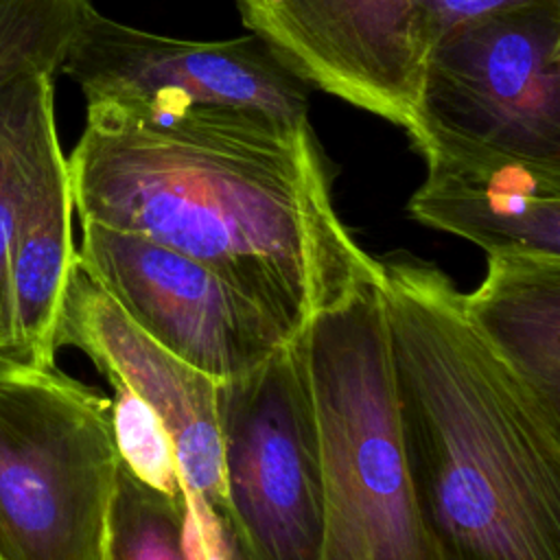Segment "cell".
I'll return each instance as SVG.
<instances>
[{
	"instance_id": "obj_1",
	"label": "cell",
	"mask_w": 560,
	"mask_h": 560,
	"mask_svg": "<svg viewBox=\"0 0 560 560\" xmlns=\"http://www.w3.org/2000/svg\"><path fill=\"white\" fill-rule=\"evenodd\" d=\"M68 162L81 221L210 267L298 335L381 265L335 210L308 116L197 105H88Z\"/></svg>"
},
{
	"instance_id": "obj_12",
	"label": "cell",
	"mask_w": 560,
	"mask_h": 560,
	"mask_svg": "<svg viewBox=\"0 0 560 560\" xmlns=\"http://www.w3.org/2000/svg\"><path fill=\"white\" fill-rule=\"evenodd\" d=\"M72 188L57 129L42 142L20 203L9 256V346L2 361L55 365L57 322L77 265Z\"/></svg>"
},
{
	"instance_id": "obj_15",
	"label": "cell",
	"mask_w": 560,
	"mask_h": 560,
	"mask_svg": "<svg viewBox=\"0 0 560 560\" xmlns=\"http://www.w3.org/2000/svg\"><path fill=\"white\" fill-rule=\"evenodd\" d=\"M92 0H0V83L22 72L57 74Z\"/></svg>"
},
{
	"instance_id": "obj_18",
	"label": "cell",
	"mask_w": 560,
	"mask_h": 560,
	"mask_svg": "<svg viewBox=\"0 0 560 560\" xmlns=\"http://www.w3.org/2000/svg\"><path fill=\"white\" fill-rule=\"evenodd\" d=\"M532 0H409L416 42L427 59L448 31Z\"/></svg>"
},
{
	"instance_id": "obj_14",
	"label": "cell",
	"mask_w": 560,
	"mask_h": 560,
	"mask_svg": "<svg viewBox=\"0 0 560 560\" xmlns=\"http://www.w3.org/2000/svg\"><path fill=\"white\" fill-rule=\"evenodd\" d=\"M55 74L22 72L0 83V361L9 346V256L37 151L55 120Z\"/></svg>"
},
{
	"instance_id": "obj_2",
	"label": "cell",
	"mask_w": 560,
	"mask_h": 560,
	"mask_svg": "<svg viewBox=\"0 0 560 560\" xmlns=\"http://www.w3.org/2000/svg\"><path fill=\"white\" fill-rule=\"evenodd\" d=\"M378 265L398 431L438 560H560V418L477 335L440 267Z\"/></svg>"
},
{
	"instance_id": "obj_7",
	"label": "cell",
	"mask_w": 560,
	"mask_h": 560,
	"mask_svg": "<svg viewBox=\"0 0 560 560\" xmlns=\"http://www.w3.org/2000/svg\"><path fill=\"white\" fill-rule=\"evenodd\" d=\"M77 258L140 330L214 381L295 337L210 267L147 236L81 221Z\"/></svg>"
},
{
	"instance_id": "obj_4",
	"label": "cell",
	"mask_w": 560,
	"mask_h": 560,
	"mask_svg": "<svg viewBox=\"0 0 560 560\" xmlns=\"http://www.w3.org/2000/svg\"><path fill=\"white\" fill-rule=\"evenodd\" d=\"M109 407L57 365L0 361V560H107Z\"/></svg>"
},
{
	"instance_id": "obj_17",
	"label": "cell",
	"mask_w": 560,
	"mask_h": 560,
	"mask_svg": "<svg viewBox=\"0 0 560 560\" xmlns=\"http://www.w3.org/2000/svg\"><path fill=\"white\" fill-rule=\"evenodd\" d=\"M112 389L109 416L120 466L149 488L182 501L186 486L164 424L127 387L112 383Z\"/></svg>"
},
{
	"instance_id": "obj_6",
	"label": "cell",
	"mask_w": 560,
	"mask_h": 560,
	"mask_svg": "<svg viewBox=\"0 0 560 560\" xmlns=\"http://www.w3.org/2000/svg\"><path fill=\"white\" fill-rule=\"evenodd\" d=\"M418 116L560 162V0H532L438 39L424 59Z\"/></svg>"
},
{
	"instance_id": "obj_11",
	"label": "cell",
	"mask_w": 560,
	"mask_h": 560,
	"mask_svg": "<svg viewBox=\"0 0 560 560\" xmlns=\"http://www.w3.org/2000/svg\"><path fill=\"white\" fill-rule=\"evenodd\" d=\"M63 346L88 354L109 383L127 387L158 416L173 440L186 488L223 523L217 381L140 330L79 258L57 322V348Z\"/></svg>"
},
{
	"instance_id": "obj_19",
	"label": "cell",
	"mask_w": 560,
	"mask_h": 560,
	"mask_svg": "<svg viewBox=\"0 0 560 560\" xmlns=\"http://www.w3.org/2000/svg\"><path fill=\"white\" fill-rule=\"evenodd\" d=\"M182 547L186 560H238L221 518L190 488L182 508Z\"/></svg>"
},
{
	"instance_id": "obj_5",
	"label": "cell",
	"mask_w": 560,
	"mask_h": 560,
	"mask_svg": "<svg viewBox=\"0 0 560 560\" xmlns=\"http://www.w3.org/2000/svg\"><path fill=\"white\" fill-rule=\"evenodd\" d=\"M223 527L238 560H322L324 494L304 328L217 381Z\"/></svg>"
},
{
	"instance_id": "obj_3",
	"label": "cell",
	"mask_w": 560,
	"mask_h": 560,
	"mask_svg": "<svg viewBox=\"0 0 560 560\" xmlns=\"http://www.w3.org/2000/svg\"><path fill=\"white\" fill-rule=\"evenodd\" d=\"M304 343L319 438L322 560H438L398 431L381 280L319 311Z\"/></svg>"
},
{
	"instance_id": "obj_10",
	"label": "cell",
	"mask_w": 560,
	"mask_h": 560,
	"mask_svg": "<svg viewBox=\"0 0 560 560\" xmlns=\"http://www.w3.org/2000/svg\"><path fill=\"white\" fill-rule=\"evenodd\" d=\"M427 177L409 214L490 254L560 256V162L525 158L424 116L407 129Z\"/></svg>"
},
{
	"instance_id": "obj_13",
	"label": "cell",
	"mask_w": 560,
	"mask_h": 560,
	"mask_svg": "<svg viewBox=\"0 0 560 560\" xmlns=\"http://www.w3.org/2000/svg\"><path fill=\"white\" fill-rule=\"evenodd\" d=\"M477 335L560 418V256L490 254L481 284L462 293Z\"/></svg>"
},
{
	"instance_id": "obj_16",
	"label": "cell",
	"mask_w": 560,
	"mask_h": 560,
	"mask_svg": "<svg viewBox=\"0 0 560 560\" xmlns=\"http://www.w3.org/2000/svg\"><path fill=\"white\" fill-rule=\"evenodd\" d=\"M186 494V490H184ZM182 508L120 466L109 512L107 560H186Z\"/></svg>"
},
{
	"instance_id": "obj_9",
	"label": "cell",
	"mask_w": 560,
	"mask_h": 560,
	"mask_svg": "<svg viewBox=\"0 0 560 560\" xmlns=\"http://www.w3.org/2000/svg\"><path fill=\"white\" fill-rule=\"evenodd\" d=\"M243 24L302 83L405 131L418 120L424 55L409 0H234Z\"/></svg>"
},
{
	"instance_id": "obj_8",
	"label": "cell",
	"mask_w": 560,
	"mask_h": 560,
	"mask_svg": "<svg viewBox=\"0 0 560 560\" xmlns=\"http://www.w3.org/2000/svg\"><path fill=\"white\" fill-rule=\"evenodd\" d=\"M59 70L81 88L88 105L133 112L228 105L300 118L308 105L304 83L256 35L177 39L105 18L96 7Z\"/></svg>"
}]
</instances>
